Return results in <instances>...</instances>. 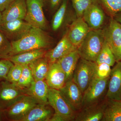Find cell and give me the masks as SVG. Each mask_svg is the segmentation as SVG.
Returning <instances> with one entry per match:
<instances>
[{
    "label": "cell",
    "mask_w": 121,
    "mask_h": 121,
    "mask_svg": "<svg viewBox=\"0 0 121 121\" xmlns=\"http://www.w3.org/2000/svg\"><path fill=\"white\" fill-rule=\"evenodd\" d=\"M48 50L40 49L28 51L7 56L4 58L8 59L14 64L28 65L37 59L44 56Z\"/></svg>",
    "instance_id": "7402d4cb"
},
{
    "label": "cell",
    "mask_w": 121,
    "mask_h": 121,
    "mask_svg": "<svg viewBox=\"0 0 121 121\" xmlns=\"http://www.w3.org/2000/svg\"><path fill=\"white\" fill-rule=\"evenodd\" d=\"M77 17H82L84 11L90 5L93 0H71Z\"/></svg>",
    "instance_id": "4dcf8cb0"
},
{
    "label": "cell",
    "mask_w": 121,
    "mask_h": 121,
    "mask_svg": "<svg viewBox=\"0 0 121 121\" xmlns=\"http://www.w3.org/2000/svg\"><path fill=\"white\" fill-rule=\"evenodd\" d=\"M113 17L121 25V12L115 14Z\"/></svg>",
    "instance_id": "d590c367"
},
{
    "label": "cell",
    "mask_w": 121,
    "mask_h": 121,
    "mask_svg": "<svg viewBox=\"0 0 121 121\" xmlns=\"http://www.w3.org/2000/svg\"><path fill=\"white\" fill-rule=\"evenodd\" d=\"M77 48L68 39L66 32L55 47L48 50L44 56L51 64Z\"/></svg>",
    "instance_id": "2e32d148"
},
{
    "label": "cell",
    "mask_w": 121,
    "mask_h": 121,
    "mask_svg": "<svg viewBox=\"0 0 121 121\" xmlns=\"http://www.w3.org/2000/svg\"><path fill=\"white\" fill-rule=\"evenodd\" d=\"M2 24V12L0 11V26Z\"/></svg>",
    "instance_id": "74e56055"
},
{
    "label": "cell",
    "mask_w": 121,
    "mask_h": 121,
    "mask_svg": "<svg viewBox=\"0 0 121 121\" xmlns=\"http://www.w3.org/2000/svg\"><path fill=\"white\" fill-rule=\"evenodd\" d=\"M82 17L93 30L101 29L105 20V13L97 0L93 2L83 13Z\"/></svg>",
    "instance_id": "7c38bea8"
},
{
    "label": "cell",
    "mask_w": 121,
    "mask_h": 121,
    "mask_svg": "<svg viewBox=\"0 0 121 121\" xmlns=\"http://www.w3.org/2000/svg\"><path fill=\"white\" fill-rule=\"evenodd\" d=\"M107 99L84 107L76 113L75 121H100L103 117Z\"/></svg>",
    "instance_id": "4fadbf2b"
},
{
    "label": "cell",
    "mask_w": 121,
    "mask_h": 121,
    "mask_svg": "<svg viewBox=\"0 0 121 121\" xmlns=\"http://www.w3.org/2000/svg\"><path fill=\"white\" fill-rule=\"evenodd\" d=\"M105 41L102 29L91 30L78 48L80 58L95 62Z\"/></svg>",
    "instance_id": "7a4b0ae2"
},
{
    "label": "cell",
    "mask_w": 121,
    "mask_h": 121,
    "mask_svg": "<svg viewBox=\"0 0 121 121\" xmlns=\"http://www.w3.org/2000/svg\"><path fill=\"white\" fill-rule=\"evenodd\" d=\"M23 66L20 64H13L9 72L6 80L16 84L22 74Z\"/></svg>",
    "instance_id": "f1b7e54d"
},
{
    "label": "cell",
    "mask_w": 121,
    "mask_h": 121,
    "mask_svg": "<svg viewBox=\"0 0 121 121\" xmlns=\"http://www.w3.org/2000/svg\"><path fill=\"white\" fill-rule=\"evenodd\" d=\"M11 43L12 49L9 56L32 50H50L54 43L53 39L47 32L33 27L22 38Z\"/></svg>",
    "instance_id": "6da1fadb"
},
{
    "label": "cell",
    "mask_w": 121,
    "mask_h": 121,
    "mask_svg": "<svg viewBox=\"0 0 121 121\" xmlns=\"http://www.w3.org/2000/svg\"><path fill=\"white\" fill-rule=\"evenodd\" d=\"M50 64L45 56L37 59L28 65L35 81L45 80Z\"/></svg>",
    "instance_id": "603a6c76"
},
{
    "label": "cell",
    "mask_w": 121,
    "mask_h": 121,
    "mask_svg": "<svg viewBox=\"0 0 121 121\" xmlns=\"http://www.w3.org/2000/svg\"><path fill=\"white\" fill-rule=\"evenodd\" d=\"M50 8L52 9H55L60 5L62 0H48Z\"/></svg>",
    "instance_id": "e575fe53"
},
{
    "label": "cell",
    "mask_w": 121,
    "mask_h": 121,
    "mask_svg": "<svg viewBox=\"0 0 121 121\" xmlns=\"http://www.w3.org/2000/svg\"><path fill=\"white\" fill-rule=\"evenodd\" d=\"M14 64L7 59H0V82L6 80L10 68Z\"/></svg>",
    "instance_id": "d6a6232c"
},
{
    "label": "cell",
    "mask_w": 121,
    "mask_h": 121,
    "mask_svg": "<svg viewBox=\"0 0 121 121\" xmlns=\"http://www.w3.org/2000/svg\"><path fill=\"white\" fill-rule=\"evenodd\" d=\"M95 62L98 64H107L111 67L113 66L116 62L114 55L105 40Z\"/></svg>",
    "instance_id": "484cf974"
},
{
    "label": "cell",
    "mask_w": 121,
    "mask_h": 121,
    "mask_svg": "<svg viewBox=\"0 0 121 121\" xmlns=\"http://www.w3.org/2000/svg\"><path fill=\"white\" fill-rule=\"evenodd\" d=\"M111 70L105 99L121 101V61L117 62Z\"/></svg>",
    "instance_id": "9a60e30c"
},
{
    "label": "cell",
    "mask_w": 121,
    "mask_h": 121,
    "mask_svg": "<svg viewBox=\"0 0 121 121\" xmlns=\"http://www.w3.org/2000/svg\"><path fill=\"white\" fill-rule=\"evenodd\" d=\"M111 67L106 63H96L94 78L103 79L109 77L112 70Z\"/></svg>",
    "instance_id": "1f68e13d"
},
{
    "label": "cell",
    "mask_w": 121,
    "mask_h": 121,
    "mask_svg": "<svg viewBox=\"0 0 121 121\" xmlns=\"http://www.w3.org/2000/svg\"><path fill=\"white\" fill-rule=\"evenodd\" d=\"M45 80L51 89L59 90L65 85L66 75L57 62L50 64Z\"/></svg>",
    "instance_id": "ac0fdd59"
},
{
    "label": "cell",
    "mask_w": 121,
    "mask_h": 121,
    "mask_svg": "<svg viewBox=\"0 0 121 121\" xmlns=\"http://www.w3.org/2000/svg\"><path fill=\"white\" fill-rule=\"evenodd\" d=\"M96 63L80 59L72 79L80 88L83 95L94 78Z\"/></svg>",
    "instance_id": "277c9868"
},
{
    "label": "cell",
    "mask_w": 121,
    "mask_h": 121,
    "mask_svg": "<svg viewBox=\"0 0 121 121\" xmlns=\"http://www.w3.org/2000/svg\"><path fill=\"white\" fill-rule=\"evenodd\" d=\"M80 58L77 48L65 55L57 61L66 75V82L72 79L74 72Z\"/></svg>",
    "instance_id": "44dd1931"
},
{
    "label": "cell",
    "mask_w": 121,
    "mask_h": 121,
    "mask_svg": "<svg viewBox=\"0 0 121 121\" xmlns=\"http://www.w3.org/2000/svg\"><path fill=\"white\" fill-rule=\"evenodd\" d=\"M12 49L11 42L0 30V59L4 58L9 56Z\"/></svg>",
    "instance_id": "f546056e"
},
{
    "label": "cell",
    "mask_w": 121,
    "mask_h": 121,
    "mask_svg": "<svg viewBox=\"0 0 121 121\" xmlns=\"http://www.w3.org/2000/svg\"><path fill=\"white\" fill-rule=\"evenodd\" d=\"M26 13V0H15L2 12V24L14 20H24Z\"/></svg>",
    "instance_id": "e0dca14e"
},
{
    "label": "cell",
    "mask_w": 121,
    "mask_h": 121,
    "mask_svg": "<svg viewBox=\"0 0 121 121\" xmlns=\"http://www.w3.org/2000/svg\"><path fill=\"white\" fill-rule=\"evenodd\" d=\"M26 94L25 89L6 80L0 82V109L5 110L23 97Z\"/></svg>",
    "instance_id": "52a82bcc"
},
{
    "label": "cell",
    "mask_w": 121,
    "mask_h": 121,
    "mask_svg": "<svg viewBox=\"0 0 121 121\" xmlns=\"http://www.w3.org/2000/svg\"><path fill=\"white\" fill-rule=\"evenodd\" d=\"M50 89L45 80H35L25 90L26 94L32 97L38 104H48V95Z\"/></svg>",
    "instance_id": "ffe728a7"
},
{
    "label": "cell",
    "mask_w": 121,
    "mask_h": 121,
    "mask_svg": "<svg viewBox=\"0 0 121 121\" xmlns=\"http://www.w3.org/2000/svg\"><path fill=\"white\" fill-rule=\"evenodd\" d=\"M104 39L114 55L116 62L121 61V25L113 17L103 29Z\"/></svg>",
    "instance_id": "8992f818"
},
{
    "label": "cell",
    "mask_w": 121,
    "mask_h": 121,
    "mask_svg": "<svg viewBox=\"0 0 121 121\" xmlns=\"http://www.w3.org/2000/svg\"><path fill=\"white\" fill-rule=\"evenodd\" d=\"M37 104L32 97L25 95L7 109L4 110L6 119L10 121H20Z\"/></svg>",
    "instance_id": "9c48e42d"
},
{
    "label": "cell",
    "mask_w": 121,
    "mask_h": 121,
    "mask_svg": "<svg viewBox=\"0 0 121 121\" xmlns=\"http://www.w3.org/2000/svg\"><path fill=\"white\" fill-rule=\"evenodd\" d=\"M109 78L110 76L105 79H94L83 95L82 108L105 99Z\"/></svg>",
    "instance_id": "5b68a950"
},
{
    "label": "cell",
    "mask_w": 121,
    "mask_h": 121,
    "mask_svg": "<svg viewBox=\"0 0 121 121\" xmlns=\"http://www.w3.org/2000/svg\"><path fill=\"white\" fill-rule=\"evenodd\" d=\"M91 30L82 17H77L70 24L66 33L72 43L78 48Z\"/></svg>",
    "instance_id": "5bb4252c"
},
{
    "label": "cell",
    "mask_w": 121,
    "mask_h": 121,
    "mask_svg": "<svg viewBox=\"0 0 121 121\" xmlns=\"http://www.w3.org/2000/svg\"><path fill=\"white\" fill-rule=\"evenodd\" d=\"M101 121H121V101L107 100Z\"/></svg>",
    "instance_id": "cb8c5ba5"
},
{
    "label": "cell",
    "mask_w": 121,
    "mask_h": 121,
    "mask_svg": "<svg viewBox=\"0 0 121 121\" xmlns=\"http://www.w3.org/2000/svg\"><path fill=\"white\" fill-rule=\"evenodd\" d=\"M35 80L28 65H24L22 74L16 85L21 89H27Z\"/></svg>",
    "instance_id": "4316f807"
},
{
    "label": "cell",
    "mask_w": 121,
    "mask_h": 121,
    "mask_svg": "<svg viewBox=\"0 0 121 121\" xmlns=\"http://www.w3.org/2000/svg\"><path fill=\"white\" fill-rule=\"evenodd\" d=\"M27 13L24 20L32 27L43 30L48 23L43 11L44 0H26Z\"/></svg>",
    "instance_id": "ba28073f"
},
{
    "label": "cell",
    "mask_w": 121,
    "mask_h": 121,
    "mask_svg": "<svg viewBox=\"0 0 121 121\" xmlns=\"http://www.w3.org/2000/svg\"><path fill=\"white\" fill-rule=\"evenodd\" d=\"M107 12L112 16L121 12V0H101Z\"/></svg>",
    "instance_id": "83f0119b"
},
{
    "label": "cell",
    "mask_w": 121,
    "mask_h": 121,
    "mask_svg": "<svg viewBox=\"0 0 121 121\" xmlns=\"http://www.w3.org/2000/svg\"><path fill=\"white\" fill-rule=\"evenodd\" d=\"M59 90L75 112H77L82 109L83 94L80 88L72 79L67 82Z\"/></svg>",
    "instance_id": "30bf717a"
},
{
    "label": "cell",
    "mask_w": 121,
    "mask_h": 121,
    "mask_svg": "<svg viewBox=\"0 0 121 121\" xmlns=\"http://www.w3.org/2000/svg\"><path fill=\"white\" fill-rule=\"evenodd\" d=\"M15 0H0V11L2 12Z\"/></svg>",
    "instance_id": "836d02e7"
},
{
    "label": "cell",
    "mask_w": 121,
    "mask_h": 121,
    "mask_svg": "<svg viewBox=\"0 0 121 121\" xmlns=\"http://www.w3.org/2000/svg\"><path fill=\"white\" fill-rule=\"evenodd\" d=\"M6 119L4 111L0 109V121H3Z\"/></svg>",
    "instance_id": "8d00e7d4"
},
{
    "label": "cell",
    "mask_w": 121,
    "mask_h": 121,
    "mask_svg": "<svg viewBox=\"0 0 121 121\" xmlns=\"http://www.w3.org/2000/svg\"><path fill=\"white\" fill-rule=\"evenodd\" d=\"M32 27L24 20H16L2 24L0 30L12 41H16L23 37Z\"/></svg>",
    "instance_id": "8fae6325"
},
{
    "label": "cell",
    "mask_w": 121,
    "mask_h": 121,
    "mask_svg": "<svg viewBox=\"0 0 121 121\" xmlns=\"http://www.w3.org/2000/svg\"><path fill=\"white\" fill-rule=\"evenodd\" d=\"M68 0H62L52 21V28L55 31H58L63 25L67 11Z\"/></svg>",
    "instance_id": "d4e9b609"
},
{
    "label": "cell",
    "mask_w": 121,
    "mask_h": 121,
    "mask_svg": "<svg viewBox=\"0 0 121 121\" xmlns=\"http://www.w3.org/2000/svg\"><path fill=\"white\" fill-rule=\"evenodd\" d=\"M54 114L49 104H37L20 121H50Z\"/></svg>",
    "instance_id": "d6986e66"
},
{
    "label": "cell",
    "mask_w": 121,
    "mask_h": 121,
    "mask_svg": "<svg viewBox=\"0 0 121 121\" xmlns=\"http://www.w3.org/2000/svg\"><path fill=\"white\" fill-rule=\"evenodd\" d=\"M48 102L54 111L50 121H74L76 113L68 104L59 90L50 88Z\"/></svg>",
    "instance_id": "3957f363"
}]
</instances>
